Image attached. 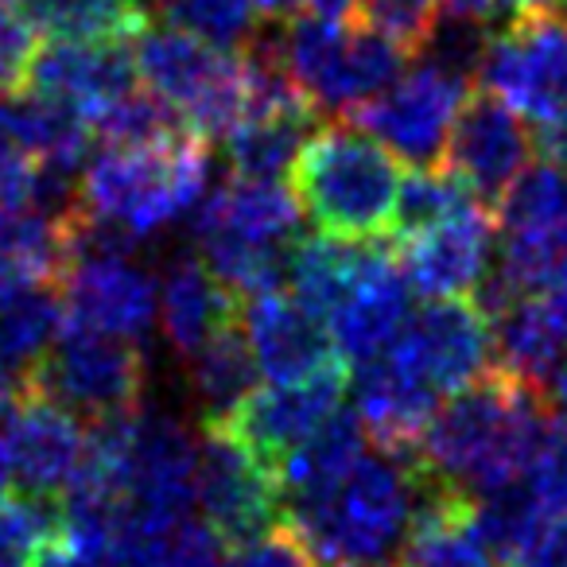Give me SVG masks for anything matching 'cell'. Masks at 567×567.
<instances>
[{"mask_svg":"<svg viewBox=\"0 0 567 567\" xmlns=\"http://www.w3.org/2000/svg\"><path fill=\"white\" fill-rule=\"evenodd\" d=\"M548 393H551V401H556V412H559L556 424H564V427H567V365L556 373V381L548 385Z\"/></svg>","mask_w":567,"mask_h":567,"instance_id":"41","label":"cell"},{"mask_svg":"<svg viewBox=\"0 0 567 567\" xmlns=\"http://www.w3.org/2000/svg\"><path fill=\"white\" fill-rule=\"evenodd\" d=\"M24 90L79 113L90 128L105 110L136 90V63L121 43L51 40L35 48Z\"/></svg>","mask_w":567,"mask_h":567,"instance_id":"20","label":"cell"},{"mask_svg":"<svg viewBox=\"0 0 567 567\" xmlns=\"http://www.w3.org/2000/svg\"><path fill=\"white\" fill-rule=\"evenodd\" d=\"M416 509L409 458L365 455L339 489L284 509L319 567H381L404 544Z\"/></svg>","mask_w":567,"mask_h":567,"instance_id":"4","label":"cell"},{"mask_svg":"<svg viewBox=\"0 0 567 567\" xmlns=\"http://www.w3.org/2000/svg\"><path fill=\"white\" fill-rule=\"evenodd\" d=\"M373 241H347V237L319 234L308 241H296L292 257H288V280L292 292L311 316L327 323L331 308L342 300L354 276L362 272L365 257H370Z\"/></svg>","mask_w":567,"mask_h":567,"instance_id":"33","label":"cell"},{"mask_svg":"<svg viewBox=\"0 0 567 567\" xmlns=\"http://www.w3.org/2000/svg\"><path fill=\"white\" fill-rule=\"evenodd\" d=\"M528 152H533V136L525 133L517 113L497 102L489 90H471L451 128L443 167L458 175L478 203L497 210L513 183L525 175Z\"/></svg>","mask_w":567,"mask_h":567,"instance_id":"17","label":"cell"},{"mask_svg":"<svg viewBox=\"0 0 567 567\" xmlns=\"http://www.w3.org/2000/svg\"><path fill=\"white\" fill-rule=\"evenodd\" d=\"M489 323H494L497 365L548 393L567 362V288L513 292L489 316Z\"/></svg>","mask_w":567,"mask_h":567,"instance_id":"25","label":"cell"},{"mask_svg":"<svg viewBox=\"0 0 567 567\" xmlns=\"http://www.w3.org/2000/svg\"><path fill=\"white\" fill-rule=\"evenodd\" d=\"M12 478L24 494L55 497L74 486L90 455V435L71 409L40 389L20 385V401L4 424Z\"/></svg>","mask_w":567,"mask_h":567,"instance_id":"18","label":"cell"},{"mask_svg":"<svg viewBox=\"0 0 567 567\" xmlns=\"http://www.w3.org/2000/svg\"><path fill=\"white\" fill-rule=\"evenodd\" d=\"M440 0H358V28L393 43L404 59L427 51L440 35Z\"/></svg>","mask_w":567,"mask_h":567,"instance_id":"36","label":"cell"},{"mask_svg":"<svg viewBox=\"0 0 567 567\" xmlns=\"http://www.w3.org/2000/svg\"><path fill=\"white\" fill-rule=\"evenodd\" d=\"M24 17L35 32L71 43L141 40L152 28L148 0H28Z\"/></svg>","mask_w":567,"mask_h":567,"instance_id":"31","label":"cell"},{"mask_svg":"<svg viewBox=\"0 0 567 567\" xmlns=\"http://www.w3.org/2000/svg\"><path fill=\"white\" fill-rule=\"evenodd\" d=\"M17 4H28V0H0V12H12Z\"/></svg>","mask_w":567,"mask_h":567,"instance_id":"45","label":"cell"},{"mask_svg":"<svg viewBox=\"0 0 567 567\" xmlns=\"http://www.w3.org/2000/svg\"><path fill=\"white\" fill-rule=\"evenodd\" d=\"M252 4H257L260 20H284L300 0H252Z\"/></svg>","mask_w":567,"mask_h":567,"instance_id":"42","label":"cell"},{"mask_svg":"<svg viewBox=\"0 0 567 567\" xmlns=\"http://www.w3.org/2000/svg\"><path fill=\"white\" fill-rule=\"evenodd\" d=\"M63 327V296L51 292V284L0 300V373L24 385L28 373L55 347Z\"/></svg>","mask_w":567,"mask_h":567,"instance_id":"32","label":"cell"},{"mask_svg":"<svg viewBox=\"0 0 567 567\" xmlns=\"http://www.w3.org/2000/svg\"><path fill=\"white\" fill-rule=\"evenodd\" d=\"M416 509L401 544V567H497L494 548L478 528V497L427 474L409 458Z\"/></svg>","mask_w":567,"mask_h":567,"instance_id":"21","label":"cell"},{"mask_svg":"<svg viewBox=\"0 0 567 567\" xmlns=\"http://www.w3.org/2000/svg\"><path fill=\"white\" fill-rule=\"evenodd\" d=\"M35 55V28L24 12H0V97L24 86V74Z\"/></svg>","mask_w":567,"mask_h":567,"instance_id":"38","label":"cell"},{"mask_svg":"<svg viewBox=\"0 0 567 567\" xmlns=\"http://www.w3.org/2000/svg\"><path fill=\"white\" fill-rule=\"evenodd\" d=\"M482 86L533 128L567 121V20L564 12L517 9L478 51Z\"/></svg>","mask_w":567,"mask_h":567,"instance_id":"9","label":"cell"},{"mask_svg":"<svg viewBox=\"0 0 567 567\" xmlns=\"http://www.w3.org/2000/svg\"><path fill=\"white\" fill-rule=\"evenodd\" d=\"M66 210H35L0 226V300L63 280L66 265H71Z\"/></svg>","mask_w":567,"mask_h":567,"instance_id":"29","label":"cell"},{"mask_svg":"<svg viewBox=\"0 0 567 567\" xmlns=\"http://www.w3.org/2000/svg\"><path fill=\"white\" fill-rule=\"evenodd\" d=\"M303 9H308V17L316 20H334V24H347L350 17H354L358 0H300Z\"/></svg>","mask_w":567,"mask_h":567,"instance_id":"40","label":"cell"},{"mask_svg":"<svg viewBox=\"0 0 567 567\" xmlns=\"http://www.w3.org/2000/svg\"><path fill=\"white\" fill-rule=\"evenodd\" d=\"M548 427V393L494 362V370L435 409L412 458L482 502L525 478Z\"/></svg>","mask_w":567,"mask_h":567,"instance_id":"1","label":"cell"},{"mask_svg":"<svg viewBox=\"0 0 567 567\" xmlns=\"http://www.w3.org/2000/svg\"><path fill=\"white\" fill-rule=\"evenodd\" d=\"M28 389H40L51 401L86 416L94 424L141 409L144 396V354L136 342L110 334L63 327L55 347L24 378Z\"/></svg>","mask_w":567,"mask_h":567,"instance_id":"11","label":"cell"},{"mask_svg":"<svg viewBox=\"0 0 567 567\" xmlns=\"http://www.w3.org/2000/svg\"><path fill=\"white\" fill-rule=\"evenodd\" d=\"M136 74L203 141L226 136L252 97L249 51L218 48L179 28H148L136 40Z\"/></svg>","mask_w":567,"mask_h":567,"instance_id":"6","label":"cell"},{"mask_svg":"<svg viewBox=\"0 0 567 567\" xmlns=\"http://www.w3.org/2000/svg\"><path fill=\"white\" fill-rule=\"evenodd\" d=\"M210 179V152L195 133L156 144H105L82 172L79 206L128 245L195 210Z\"/></svg>","mask_w":567,"mask_h":567,"instance_id":"2","label":"cell"},{"mask_svg":"<svg viewBox=\"0 0 567 567\" xmlns=\"http://www.w3.org/2000/svg\"><path fill=\"white\" fill-rule=\"evenodd\" d=\"M409 316V280L393 252L373 241L362 272L354 276V284L327 316V331H331L342 362H370L381 350L393 347Z\"/></svg>","mask_w":567,"mask_h":567,"instance_id":"23","label":"cell"},{"mask_svg":"<svg viewBox=\"0 0 567 567\" xmlns=\"http://www.w3.org/2000/svg\"><path fill=\"white\" fill-rule=\"evenodd\" d=\"M494 252V214L486 203H466L440 221L401 234L396 265L409 288L427 300H463L474 296L489 276Z\"/></svg>","mask_w":567,"mask_h":567,"instance_id":"16","label":"cell"},{"mask_svg":"<svg viewBox=\"0 0 567 567\" xmlns=\"http://www.w3.org/2000/svg\"><path fill=\"white\" fill-rule=\"evenodd\" d=\"M393 350L427 389L451 396L494 370V323L474 296L432 300L412 311Z\"/></svg>","mask_w":567,"mask_h":567,"instance_id":"14","label":"cell"},{"mask_svg":"<svg viewBox=\"0 0 567 567\" xmlns=\"http://www.w3.org/2000/svg\"><path fill=\"white\" fill-rule=\"evenodd\" d=\"M342 396H347V365L303 381H272L268 389H252L249 401L226 420V427L241 435L257 455L280 466L342 409Z\"/></svg>","mask_w":567,"mask_h":567,"instance_id":"19","label":"cell"},{"mask_svg":"<svg viewBox=\"0 0 567 567\" xmlns=\"http://www.w3.org/2000/svg\"><path fill=\"white\" fill-rule=\"evenodd\" d=\"M365 458V427L350 412H334L319 432H311L292 455L280 463L284 509L311 505L342 486L350 471Z\"/></svg>","mask_w":567,"mask_h":567,"instance_id":"28","label":"cell"},{"mask_svg":"<svg viewBox=\"0 0 567 567\" xmlns=\"http://www.w3.org/2000/svg\"><path fill=\"white\" fill-rule=\"evenodd\" d=\"M167 24L190 32L218 48H249L257 35V4L252 0H156Z\"/></svg>","mask_w":567,"mask_h":567,"instance_id":"35","label":"cell"},{"mask_svg":"<svg viewBox=\"0 0 567 567\" xmlns=\"http://www.w3.org/2000/svg\"><path fill=\"white\" fill-rule=\"evenodd\" d=\"M59 296H63L71 327L136 342V347H144L159 311V292L152 276L136 268L121 249L74 252L59 280Z\"/></svg>","mask_w":567,"mask_h":567,"instance_id":"15","label":"cell"},{"mask_svg":"<svg viewBox=\"0 0 567 567\" xmlns=\"http://www.w3.org/2000/svg\"><path fill=\"white\" fill-rule=\"evenodd\" d=\"M404 172L381 141L354 121H334L303 141L292 164V195L319 234L378 241L396 229Z\"/></svg>","mask_w":567,"mask_h":567,"instance_id":"3","label":"cell"},{"mask_svg":"<svg viewBox=\"0 0 567 567\" xmlns=\"http://www.w3.org/2000/svg\"><path fill=\"white\" fill-rule=\"evenodd\" d=\"M517 9H544V12H567V0H517Z\"/></svg>","mask_w":567,"mask_h":567,"instance_id":"44","label":"cell"},{"mask_svg":"<svg viewBox=\"0 0 567 567\" xmlns=\"http://www.w3.org/2000/svg\"><path fill=\"white\" fill-rule=\"evenodd\" d=\"M63 528V505L35 494H9L0 502V567H40Z\"/></svg>","mask_w":567,"mask_h":567,"instance_id":"34","label":"cell"},{"mask_svg":"<svg viewBox=\"0 0 567 567\" xmlns=\"http://www.w3.org/2000/svg\"><path fill=\"white\" fill-rule=\"evenodd\" d=\"M471 79L463 66H451L443 59L424 63L416 71L401 74L389 90L370 97L365 105L350 110L358 128L385 144L393 156L412 167H440L447 152L451 128L471 97Z\"/></svg>","mask_w":567,"mask_h":567,"instance_id":"12","label":"cell"},{"mask_svg":"<svg viewBox=\"0 0 567 567\" xmlns=\"http://www.w3.org/2000/svg\"><path fill=\"white\" fill-rule=\"evenodd\" d=\"M440 9L447 17L463 20V24H486V20L502 17V12H517V0H440Z\"/></svg>","mask_w":567,"mask_h":567,"instance_id":"39","label":"cell"},{"mask_svg":"<svg viewBox=\"0 0 567 567\" xmlns=\"http://www.w3.org/2000/svg\"><path fill=\"white\" fill-rule=\"evenodd\" d=\"M94 128L66 105L32 90H12L0 97V148L32 159L51 179L66 183L90 156Z\"/></svg>","mask_w":567,"mask_h":567,"instance_id":"26","label":"cell"},{"mask_svg":"<svg viewBox=\"0 0 567 567\" xmlns=\"http://www.w3.org/2000/svg\"><path fill=\"white\" fill-rule=\"evenodd\" d=\"M9 482H12V463H9V443L0 435V502L9 497Z\"/></svg>","mask_w":567,"mask_h":567,"instance_id":"43","label":"cell"},{"mask_svg":"<svg viewBox=\"0 0 567 567\" xmlns=\"http://www.w3.org/2000/svg\"><path fill=\"white\" fill-rule=\"evenodd\" d=\"M221 567H319L303 540L288 525L268 528L265 536L234 548V556L221 559Z\"/></svg>","mask_w":567,"mask_h":567,"instance_id":"37","label":"cell"},{"mask_svg":"<svg viewBox=\"0 0 567 567\" xmlns=\"http://www.w3.org/2000/svg\"><path fill=\"white\" fill-rule=\"evenodd\" d=\"M159 323L183 358L195 354L203 342L241 323V303L226 280L210 272L203 257H179L159 288Z\"/></svg>","mask_w":567,"mask_h":567,"instance_id":"27","label":"cell"},{"mask_svg":"<svg viewBox=\"0 0 567 567\" xmlns=\"http://www.w3.org/2000/svg\"><path fill=\"white\" fill-rule=\"evenodd\" d=\"M241 319L257 370L268 381H303L347 365L323 319L311 316L296 296H284L280 288L249 296Z\"/></svg>","mask_w":567,"mask_h":567,"instance_id":"22","label":"cell"},{"mask_svg":"<svg viewBox=\"0 0 567 567\" xmlns=\"http://www.w3.org/2000/svg\"><path fill=\"white\" fill-rule=\"evenodd\" d=\"M284 71L316 110L350 113L401 79L404 55L358 24L303 17L276 43Z\"/></svg>","mask_w":567,"mask_h":567,"instance_id":"7","label":"cell"},{"mask_svg":"<svg viewBox=\"0 0 567 567\" xmlns=\"http://www.w3.org/2000/svg\"><path fill=\"white\" fill-rule=\"evenodd\" d=\"M296 234H300V198L280 179L234 175L206 203H198V257L237 296L280 288Z\"/></svg>","mask_w":567,"mask_h":567,"instance_id":"5","label":"cell"},{"mask_svg":"<svg viewBox=\"0 0 567 567\" xmlns=\"http://www.w3.org/2000/svg\"><path fill=\"white\" fill-rule=\"evenodd\" d=\"M190 393L203 409V424H226L257 389V358L245 339V327L234 323L187 358Z\"/></svg>","mask_w":567,"mask_h":567,"instance_id":"30","label":"cell"},{"mask_svg":"<svg viewBox=\"0 0 567 567\" xmlns=\"http://www.w3.org/2000/svg\"><path fill=\"white\" fill-rule=\"evenodd\" d=\"M195 502L203 525L226 548H241L284 517L280 466L257 455L226 424H203V443L195 451Z\"/></svg>","mask_w":567,"mask_h":567,"instance_id":"10","label":"cell"},{"mask_svg":"<svg viewBox=\"0 0 567 567\" xmlns=\"http://www.w3.org/2000/svg\"><path fill=\"white\" fill-rule=\"evenodd\" d=\"M478 528L505 567H567V427L551 420L528 474L478 502Z\"/></svg>","mask_w":567,"mask_h":567,"instance_id":"8","label":"cell"},{"mask_svg":"<svg viewBox=\"0 0 567 567\" xmlns=\"http://www.w3.org/2000/svg\"><path fill=\"white\" fill-rule=\"evenodd\" d=\"M435 409H440V393L427 389L396 358L393 347L381 350L370 362H362V373H358V420L373 435L381 455H416Z\"/></svg>","mask_w":567,"mask_h":567,"instance_id":"24","label":"cell"},{"mask_svg":"<svg viewBox=\"0 0 567 567\" xmlns=\"http://www.w3.org/2000/svg\"><path fill=\"white\" fill-rule=\"evenodd\" d=\"M502 214V276L513 292H551L567 288V167H525Z\"/></svg>","mask_w":567,"mask_h":567,"instance_id":"13","label":"cell"}]
</instances>
